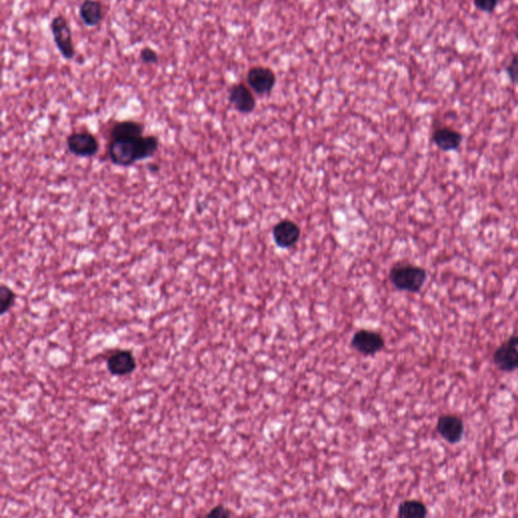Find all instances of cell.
Instances as JSON below:
<instances>
[{"instance_id":"cell-1","label":"cell","mask_w":518,"mask_h":518,"mask_svg":"<svg viewBox=\"0 0 518 518\" xmlns=\"http://www.w3.org/2000/svg\"><path fill=\"white\" fill-rule=\"evenodd\" d=\"M160 145L158 136L110 138L108 158L115 167H131L137 162L153 158Z\"/></svg>"},{"instance_id":"cell-2","label":"cell","mask_w":518,"mask_h":518,"mask_svg":"<svg viewBox=\"0 0 518 518\" xmlns=\"http://www.w3.org/2000/svg\"><path fill=\"white\" fill-rule=\"evenodd\" d=\"M428 274L426 269L408 262L395 265L388 272V279L398 290L417 294L426 285Z\"/></svg>"},{"instance_id":"cell-3","label":"cell","mask_w":518,"mask_h":518,"mask_svg":"<svg viewBox=\"0 0 518 518\" xmlns=\"http://www.w3.org/2000/svg\"><path fill=\"white\" fill-rule=\"evenodd\" d=\"M52 36L57 49L66 60H71L75 56L74 38H72L71 29L68 24L67 20L62 15H57L50 24Z\"/></svg>"},{"instance_id":"cell-4","label":"cell","mask_w":518,"mask_h":518,"mask_svg":"<svg viewBox=\"0 0 518 518\" xmlns=\"http://www.w3.org/2000/svg\"><path fill=\"white\" fill-rule=\"evenodd\" d=\"M66 145L70 153L81 158H93L99 150V140L88 131H76L70 134L66 140Z\"/></svg>"},{"instance_id":"cell-5","label":"cell","mask_w":518,"mask_h":518,"mask_svg":"<svg viewBox=\"0 0 518 518\" xmlns=\"http://www.w3.org/2000/svg\"><path fill=\"white\" fill-rule=\"evenodd\" d=\"M351 344L352 349L358 354L363 356H374L383 351L385 347V340L383 335L377 331L360 329L352 336Z\"/></svg>"},{"instance_id":"cell-6","label":"cell","mask_w":518,"mask_h":518,"mask_svg":"<svg viewBox=\"0 0 518 518\" xmlns=\"http://www.w3.org/2000/svg\"><path fill=\"white\" fill-rule=\"evenodd\" d=\"M436 431L445 442L451 444H456L463 440L465 424L463 420L456 415L444 414L438 417Z\"/></svg>"},{"instance_id":"cell-7","label":"cell","mask_w":518,"mask_h":518,"mask_svg":"<svg viewBox=\"0 0 518 518\" xmlns=\"http://www.w3.org/2000/svg\"><path fill=\"white\" fill-rule=\"evenodd\" d=\"M247 83L252 92L259 95L267 94L274 88L276 78L272 69L263 66H255L247 74Z\"/></svg>"},{"instance_id":"cell-8","label":"cell","mask_w":518,"mask_h":518,"mask_svg":"<svg viewBox=\"0 0 518 518\" xmlns=\"http://www.w3.org/2000/svg\"><path fill=\"white\" fill-rule=\"evenodd\" d=\"M106 368L111 376H128L137 369V361L129 349H119L111 354L106 360Z\"/></svg>"},{"instance_id":"cell-9","label":"cell","mask_w":518,"mask_h":518,"mask_svg":"<svg viewBox=\"0 0 518 518\" xmlns=\"http://www.w3.org/2000/svg\"><path fill=\"white\" fill-rule=\"evenodd\" d=\"M301 237V229L290 220H281L272 229V238L279 248H290L297 244Z\"/></svg>"},{"instance_id":"cell-10","label":"cell","mask_w":518,"mask_h":518,"mask_svg":"<svg viewBox=\"0 0 518 518\" xmlns=\"http://www.w3.org/2000/svg\"><path fill=\"white\" fill-rule=\"evenodd\" d=\"M229 102L241 113H250L255 108L256 102L251 88L243 83L234 84L229 90Z\"/></svg>"},{"instance_id":"cell-11","label":"cell","mask_w":518,"mask_h":518,"mask_svg":"<svg viewBox=\"0 0 518 518\" xmlns=\"http://www.w3.org/2000/svg\"><path fill=\"white\" fill-rule=\"evenodd\" d=\"M495 367L503 372L518 370V347L508 342L502 343L493 354Z\"/></svg>"},{"instance_id":"cell-12","label":"cell","mask_w":518,"mask_h":518,"mask_svg":"<svg viewBox=\"0 0 518 518\" xmlns=\"http://www.w3.org/2000/svg\"><path fill=\"white\" fill-rule=\"evenodd\" d=\"M462 133L449 127H440L433 132V142L444 152L456 151L463 144Z\"/></svg>"},{"instance_id":"cell-13","label":"cell","mask_w":518,"mask_h":518,"mask_svg":"<svg viewBox=\"0 0 518 518\" xmlns=\"http://www.w3.org/2000/svg\"><path fill=\"white\" fill-rule=\"evenodd\" d=\"M144 125L137 120H118L111 125L108 136L110 138L135 137L144 135Z\"/></svg>"},{"instance_id":"cell-14","label":"cell","mask_w":518,"mask_h":518,"mask_svg":"<svg viewBox=\"0 0 518 518\" xmlns=\"http://www.w3.org/2000/svg\"><path fill=\"white\" fill-rule=\"evenodd\" d=\"M79 15L84 24L90 28L99 24L102 19V6L99 0H84L79 8Z\"/></svg>"},{"instance_id":"cell-15","label":"cell","mask_w":518,"mask_h":518,"mask_svg":"<svg viewBox=\"0 0 518 518\" xmlns=\"http://www.w3.org/2000/svg\"><path fill=\"white\" fill-rule=\"evenodd\" d=\"M428 515L426 504L419 500H405L398 506V517L402 518H424Z\"/></svg>"},{"instance_id":"cell-16","label":"cell","mask_w":518,"mask_h":518,"mask_svg":"<svg viewBox=\"0 0 518 518\" xmlns=\"http://www.w3.org/2000/svg\"><path fill=\"white\" fill-rule=\"evenodd\" d=\"M17 295L13 288L6 285L0 286V314L6 315L15 306Z\"/></svg>"},{"instance_id":"cell-17","label":"cell","mask_w":518,"mask_h":518,"mask_svg":"<svg viewBox=\"0 0 518 518\" xmlns=\"http://www.w3.org/2000/svg\"><path fill=\"white\" fill-rule=\"evenodd\" d=\"M505 74L513 85L518 86V54L511 57L510 61L505 66Z\"/></svg>"},{"instance_id":"cell-18","label":"cell","mask_w":518,"mask_h":518,"mask_svg":"<svg viewBox=\"0 0 518 518\" xmlns=\"http://www.w3.org/2000/svg\"><path fill=\"white\" fill-rule=\"evenodd\" d=\"M475 8L485 13H492L498 6L500 0H472Z\"/></svg>"},{"instance_id":"cell-19","label":"cell","mask_w":518,"mask_h":518,"mask_svg":"<svg viewBox=\"0 0 518 518\" xmlns=\"http://www.w3.org/2000/svg\"><path fill=\"white\" fill-rule=\"evenodd\" d=\"M140 59L146 65L158 64V54L155 50L151 49L149 47H145L141 50Z\"/></svg>"},{"instance_id":"cell-20","label":"cell","mask_w":518,"mask_h":518,"mask_svg":"<svg viewBox=\"0 0 518 518\" xmlns=\"http://www.w3.org/2000/svg\"><path fill=\"white\" fill-rule=\"evenodd\" d=\"M231 515L230 510L228 508L225 507L223 505H217L215 507L211 509L208 513H206V517H229Z\"/></svg>"},{"instance_id":"cell-21","label":"cell","mask_w":518,"mask_h":518,"mask_svg":"<svg viewBox=\"0 0 518 518\" xmlns=\"http://www.w3.org/2000/svg\"><path fill=\"white\" fill-rule=\"evenodd\" d=\"M508 342L518 347V334H513L512 336H510L508 338Z\"/></svg>"},{"instance_id":"cell-22","label":"cell","mask_w":518,"mask_h":518,"mask_svg":"<svg viewBox=\"0 0 518 518\" xmlns=\"http://www.w3.org/2000/svg\"><path fill=\"white\" fill-rule=\"evenodd\" d=\"M148 170L150 172H156L159 170L158 164H148Z\"/></svg>"}]
</instances>
